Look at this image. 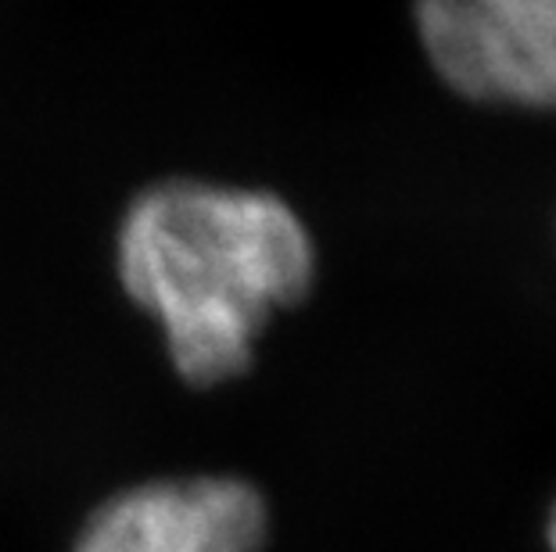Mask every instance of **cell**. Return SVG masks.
<instances>
[{
    "mask_svg": "<svg viewBox=\"0 0 556 552\" xmlns=\"http://www.w3.org/2000/svg\"><path fill=\"white\" fill-rule=\"evenodd\" d=\"M274 510L241 474L134 480L83 516L68 552H266Z\"/></svg>",
    "mask_w": 556,
    "mask_h": 552,
    "instance_id": "obj_3",
    "label": "cell"
},
{
    "mask_svg": "<svg viewBox=\"0 0 556 552\" xmlns=\"http://www.w3.org/2000/svg\"><path fill=\"white\" fill-rule=\"evenodd\" d=\"M546 538H549V552H556V506L549 513V527H546Z\"/></svg>",
    "mask_w": 556,
    "mask_h": 552,
    "instance_id": "obj_4",
    "label": "cell"
},
{
    "mask_svg": "<svg viewBox=\"0 0 556 552\" xmlns=\"http://www.w3.org/2000/svg\"><path fill=\"white\" fill-rule=\"evenodd\" d=\"M319 266L313 222L263 183L159 176L112 230L115 284L191 387L241 381L277 316L313 298Z\"/></svg>",
    "mask_w": 556,
    "mask_h": 552,
    "instance_id": "obj_1",
    "label": "cell"
},
{
    "mask_svg": "<svg viewBox=\"0 0 556 552\" xmlns=\"http://www.w3.org/2000/svg\"><path fill=\"white\" fill-rule=\"evenodd\" d=\"M413 37L453 98L556 112V0H409Z\"/></svg>",
    "mask_w": 556,
    "mask_h": 552,
    "instance_id": "obj_2",
    "label": "cell"
}]
</instances>
